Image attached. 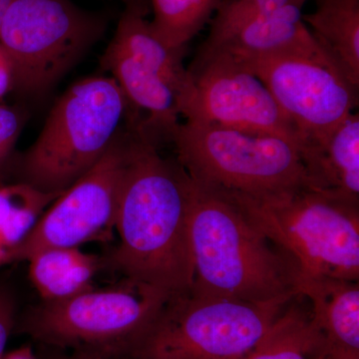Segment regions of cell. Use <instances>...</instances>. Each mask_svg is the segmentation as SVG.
<instances>
[{"label": "cell", "mask_w": 359, "mask_h": 359, "mask_svg": "<svg viewBox=\"0 0 359 359\" xmlns=\"http://www.w3.org/2000/svg\"><path fill=\"white\" fill-rule=\"evenodd\" d=\"M106 21L70 0H11L0 45L13 61L16 90L44 95L100 40Z\"/></svg>", "instance_id": "8"}, {"label": "cell", "mask_w": 359, "mask_h": 359, "mask_svg": "<svg viewBox=\"0 0 359 359\" xmlns=\"http://www.w3.org/2000/svg\"><path fill=\"white\" fill-rule=\"evenodd\" d=\"M25 121L20 109L0 101V170L8 162Z\"/></svg>", "instance_id": "23"}, {"label": "cell", "mask_w": 359, "mask_h": 359, "mask_svg": "<svg viewBox=\"0 0 359 359\" xmlns=\"http://www.w3.org/2000/svg\"><path fill=\"white\" fill-rule=\"evenodd\" d=\"M2 359H40L33 353L32 347L23 346L20 348L14 349L11 353H6Z\"/></svg>", "instance_id": "26"}, {"label": "cell", "mask_w": 359, "mask_h": 359, "mask_svg": "<svg viewBox=\"0 0 359 359\" xmlns=\"http://www.w3.org/2000/svg\"><path fill=\"white\" fill-rule=\"evenodd\" d=\"M16 89V74L13 61L0 45V101Z\"/></svg>", "instance_id": "25"}, {"label": "cell", "mask_w": 359, "mask_h": 359, "mask_svg": "<svg viewBox=\"0 0 359 359\" xmlns=\"http://www.w3.org/2000/svg\"><path fill=\"white\" fill-rule=\"evenodd\" d=\"M58 359H107V358H101V356L92 355V354L74 353L72 354V355L66 356V358H58Z\"/></svg>", "instance_id": "27"}, {"label": "cell", "mask_w": 359, "mask_h": 359, "mask_svg": "<svg viewBox=\"0 0 359 359\" xmlns=\"http://www.w3.org/2000/svg\"><path fill=\"white\" fill-rule=\"evenodd\" d=\"M62 193H44L22 182L0 185V269L14 255L45 210Z\"/></svg>", "instance_id": "20"}, {"label": "cell", "mask_w": 359, "mask_h": 359, "mask_svg": "<svg viewBox=\"0 0 359 359\" xmlns=\"http://www.w3.org/2000/svg\"><path fill=\"white\" fill-rule=\"evenodd\" d=\"M302 6H287L243 26L214 45L237 59L287 53H325L302 20Z\"/></svg>", "instance_id": "15"}, {"label": "cell", "mask_w": 359, "mask_h": 359, "mask_svg": "<svg viewBox=\"0 0 359 359\" xmlns=\"http://www.w3.org/2000/svg\"><path fill=\"white\" fill-rule=\"evenodd\" d=\"M101 65L111 72L130 105L147 113V119H144L146 131L156 141H172L181 124V114L178 95L171 85L159 73L112 44L104 52Z\"/></svg>", "instance_id": "13"}, {"label": "cell", "mask_w": 359, "mask_h": 359, "mask_svg": "<svg viewBox=\"0 0 359 359\" xmlns=\"http://www.w3.org/2000/svg\"><path fill=\"white\" fill-rule=\"evenodd\" d=\"M224 193L289 256L299 276L358 282L359 204L313 188L263 195Z\"/></svg>", "instance_id": "4"}, {"label": "cell", "mask_w": 359, "mask_h": 359, "mask_svg": "<svg viewBox=\"0 0 359 359\" xmlns=\"http://www.w3.org/2000/svg\"><path fill=\"white\" fill-rule=\"evenodd\" d=\"M304 295L289 302L259 342L233 359H323L325 344L311 320V308Z\"/></svg>", "instance_id": "19"}, {"label": "cell", "mask_w": 359, "mask_h": 359, "mask_svg": "<svg viewBox=\"0 0 359 359\" xmlns=\"http://www.w3.org/2000/svg\"><path fill=\"white\" fill-rule=\"evenodd\" d=\"M15 327V297L9 287L0 283V359L6 355L7 341Z\"/></svg>", "instance_id": "24"}, {"label": "cell", "mask_w": 359, "mask_h": 359, "mask_svg": "<svg viewBox=\"0 0 359 359\" xmlns=\"http://www.w3.org/2000/svg\"><path fill=\"white\" fill-rule=\"evenodd\" d=\"M143 122L125 129V160L115 230L119 243L111 266L125 278L175 295L190 292L194 264L189 235L190 178L165 159Z\"/></svg>", "instance_id": "1"}, {"label": "cell", "mask_w": 359, "mask_h": 359, "mask_svg": "<svg viewBox=\"0 0 359 359\" xmlns=\"http://www.w3.org/2000/svg\"><path fill=\"white\" fill-rule=\"evenodd\" d=\"M311 320L330 358H359V285L330 276H299Z\"/></svg>", "instance_id": "12"}, {"label": "cell", "mask_w": 359, "mask_h": 359, "mask_svg": "<svg viewBox=\"0 0 359 359\" xmlns=\"http://www.w3.org/2000/svg\"><path fill=\"white\" fill-rule=\"evenodd\" d=\"M308 0H223L210 21V32L203 45H214L243 26L287 6H302Z\"/></svg>", "instance_id": "22"}, {"label": "cell", "mask_w": 359, "mask_h": 359, "mask_svg": "<svg viewBox=\"0 0 359 359\" xmlns=\"http://www.w3.org/2000/svg\"><path fill=\"white\" fill-rule=\"evenodd\" d=\"M189 235L194 294L252 302L299 294V273L289 256L250 223L230 196L191 178Z\"/></svg>", "instance_id": "2"}, {"label": "cell", "mask_w": 359, "mask_h": 359, "mask_svg": "<svg viewBox=\"0 0 359 359\" xmlns=\"http://www.w3.org/2000/svg\"><path fill=\"white\" fill-rule=\"evenodd\" d=\"M28 276L42 302L69 299L93 289V280L102 266L97 255L80 248H51L27 259Z\"/></svg>", "instance_id": "18"}, {"label": "cell", "mask_w": 359, "mask_h": 359, "mask_svg": "<svg viewBox=\"0 0 359 359\" xmlns=\"http://www.w3.org/2000/svg\"><path fill=\"white\" fill-rule=\"evenodd\" d=\"M145 14V7L130 1L110 44L159 73L176 91L180 104L191 83L190 74L183 63L185 50H174L161 41Z\"/></svg>", "instance_id": "17"}, {"label": "cell", "mask_w": 359, "mask_h": 359, "mask_svg": "<svg viewBox=\"0 0 359 359\" xmlns=\"http://www.w3.org/2000/svg\"><path fill=\"white\" fill-rule=\"evenodd\" d=\"M292 299L252 302L192 292L175 295L123 358H238L263 339Z\"/></svg>", "instance_id": "6"}, {"label": "cell", "mask_w": 359, "mask_h": 359, "mask_svg": "<svg viewBox=\"0 0 359 359\" xmlns=\"http://www.w3.org/2000/svg\"><path fill=\"white\" fill-rule=\"evenodd\" d=\"M154 18L150 25L161 41L174 50L186 45L205 27L223 0H150Z\"/></svg>", "instance_id": "21"}, {"label": "cell", "mask_w": 359, "mask_h": 359, "mask_svg": "<svg viewBox=\"0 0 359 359\" xmlns=\"http://www.w3.org/2000/svg\"><path fill=\"white\" fill-rule=\"evenodd\" d=\"M11 0H0V25L4 20V14L6 13L7 7L9 6Z\"/></svg>", "instance_id": "28"}, {"label": "cell", "mask_w": 359, "mask_h": 359, "mask_svg": "<svg viewBox=\"0 0 359 359\" xmlns=\"http://www.w3.org/2000/svg\"><path fill=\"white\" fill-rule=\"evenodd\" d=\"M172 295L125 278L69 299L42 302L23 316L20 332L48 346L107 359L123 358Z\"/></svg>", "instance_id": "5"}, {"label": "cell", "mask_w": 359, "mask_h": 359, "mask_svg": "<svg viewBox=\"0 0 359 359\" xmlns=\"http://www.w3.org/2000/svg\"><path fill=\"white\" fill-rule=\"evenodd\" d=\"M171 142L179 164L202 185L245 195L313 188L297 146L280 137L186 121Z\"/></svg>", "instance_id": "7"}, {"label": "cell", "mask_w": 359, "mask_h": 359, "mask_svg": "<svg viewBox=\"0 0 359 359\" xmlns=\"http://www.w3.org/2000/svg\"><path fill=\"white\" fill-rule=\"evenodd\" d=\"M135 110L113 77L75 82L21 157L18 182L44 193L65 192L95 166Z\"/></svg>", "instance_id": "3"}, {"label": "cell", "mask_w": 359, "mask_h": 359, "mask_svg": "<svg viewBox=\"0 0 359 359\" xmlns=\"http://www.w3.org/2000/svg\"><path fill=\"white\" fill-rule=\"evenodd\" d=\"M330 359H334V358H330ZM339 359H359V358H339Z\"/></svg>", "instance_id": "29"}, {"label": "cell", "mask_w": 359, "mask_h": 359, "mask_svg": "<svg viewBox=\"0 0 359 359\" xmlns=\"http://www.w3.org/2000/svg\"><path fill=\"white\" fill-rule=\"evenodd\" d=\"M311 186L359 204V115L351 113L330 133L299 149Z\"/></svg>", "instance_id": "14"}, {"label": "cell", "mask_w": 359, "mask_h": 359, "mask_svg": "<svg viewBox=\"0 0 359 359\" xmlns=\"http://www.w3.org/2000/svg\"><path fill=\"white\" fill-rule=\"evenodd\" d=\"M125 129L126 123L95 166L45 210L16 250L13 263L27 261L51 248H80L107 238L114 230L124 168Z\"/></svg>", "instance_id": "11"}, {"label": "cell", "mask_w": 359, "mask_h": 359, "mask_svg": "<svg viewBox=\"0 0 359 359\" xmlns=\"http://www.w3.org/2000/svg\"><path fill=\"white\" fill-rule=\"evenodd\" d=\"M237 60L263 81L292 123L299 136V150L306 142L330 133L358 108V89L325 53Z\"/></svg>", "instance_id": "10"}, {"label": "cell", "mask_w": 359, "mask_h": 359, "mask_svg": "<svg viewBox=\"0 0 359 359\" xmlns=\"http://www.w3.org/2000/svg\"><path fill=\"white\" fill-rule=\"evenodd\" d=\"M188 71L190 87L179 105L186 121L280 137L299 150L297 129L266 85L230 53L201 47Z\"/></svg>", "instance_id": "9"}, {"label": "cell", "mask_w": 359, "mask_h": 359, "mask_svg": "<svg viewBox=\"0 0 359 359\" xmlns=\"http://www.w3.org/2000/svg\"><path fill=\"white\" fill-rule=\"evenodd\" d=\"M302 20L321 49L359 89V0H316L314 11Z\"/></svg>", "instance_id": "16"}, {"label": "cell", "mask_w": 359, "mask_h": 359, "mask_svg": "<svg viewBox=\"0 0 359 359\" xmlns=\"http://www.w3.org/2000/svg\"><path fill=\"white\" fill-rule=\"evenodd\" d=\"M323 359H330V358H328V356H325V358Z\"/></svg>", "instance_id": "30"}]
</instances>
